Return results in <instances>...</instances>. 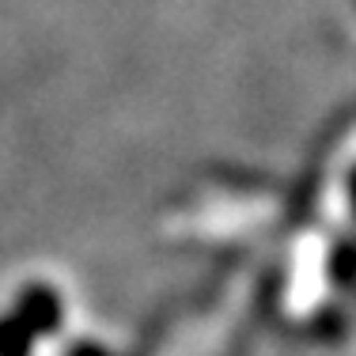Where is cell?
Segmentation results:
<instances>
[{"label":"cell","instance_id":"6da1fadb","mask_svg":"<svg viewBox=\"0 0 356 356\" xmlns=\"http://www.w3.org/2000/svg\"><path fill=\"white\" fill-rule=\"evenodd\" d=\"M69 345V296L57 281L31 277L0 300V356H65Z\"/></svg>","mask_w":356,"mask_h":356}]
</instances>
